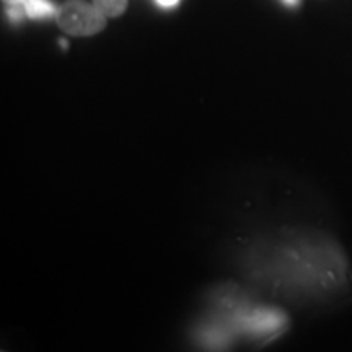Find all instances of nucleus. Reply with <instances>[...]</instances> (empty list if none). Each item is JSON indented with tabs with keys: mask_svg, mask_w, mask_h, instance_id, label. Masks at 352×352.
Returning <instances> with one entry per match:
<instances>
[{
	"mask_svg": "<svg viewBox=\"0 0 352 352\" xmlns=\"http://www.w3.org/2000/svg\"><path fill=\"white\" fill-rule=\"evenodd\" d=\"M284 2L290 7H296V6H298V3H300V0H284Z\"/></svg>",
	"mask_w": 352,
	"mask_h": 352,
	"instance_id": "obj_8",
	"label": "nucleus"
},
{
	"mask_svg": "<svg viewBox=\"0 0 352 352\" xmlns=\"http://www.w3.org/2000/svg\"><path fill=\"white\" fill-rule=\"evenodd\" d=\"M240 324L246 333H252L254 336H270L284 328L285 316L272 308H254L240 316Z\"/></svg>",
	"mask_w": 352,
	"mask_h": 352,
	"instance_id": "obj_2",
	"label": "nucleus"
},
{
	"mask_svg": "<svg viewBox=\"0 0 352 352\" xmlns=\"http://www.w3.org/2000/svg\"><path fill=\"white\" fill-rule=\"evenodd\" d=\"M57 25L72 36H91L107 26V16L95 6L69 2L57 12Z\"/></svg>",
	"mask_w": 352,
	"mask_h": 352,
	"instance_id": "obj_1",
	"label": "nucleus"
},
{
	"mask_svg": "<svg viewBox=\"0 0 352 352\" xmlns=\"http://www.w3.org/2000/svg\"><path fill=\"white\" fill-rule=\"evenodd\" d=\"M157 6L162 8H173L179 3V0H155Z\"/></svg>",
	"mask_w": 352,
	"mask_h": 352,
	"instance_id": "obj_6",
	"label": "nucleus"
},
{
	"mask_svg": "<svg viewBox=\"0 0 352 352\" xmlns=\"http://www.w3.org/2000/svg\"><path fill=\"white\" fill-rule=\"evenodd\" d=\"M26 16L32 20L50 19V16L57 15V8L51 0H28L25 3Z\"/></svg>",
	"mask_w": 352,
	"mask_h": 352,
	"instance_id": "obj_3",
	"label": "nucleus"
},
{
	"mask_svg": "<svg viewBox=\"0 0 352 352\" xmlns=\"http://www.w3.org/2000/svg\"><path fill=\"white\" fill-rule=\"evenodd\" d=\"M3 2H6L7 6H23L25 7V3L28 2V0H3Z\"/></svg>",
	"mask_w": 352,
	"mask_h": 352,
	"instance_id": "obj_7",
	"label": "nucleus"
},
{
	"mask_svg": "<svg viewBox=\"0 0 352 352\" xmlns=\"http://www.w3.org/2000/svg\"><path fill=\"white\" fill-rule=\"evenodd\" d=\"M7 15H8V20H10L12 23H20V21L23 20V16L26 15L25 7L23 6H8Z\"/></svg>",
	"mask_w": 352,
	"mask_h": 352,
	"instance_id": "obj_5",
	"label": "nucleus"
},
{
	"mask_svg": "<svg viewBox=\"0 0 352 352\" xmlns=\"http://www.w3.org/2000/svg\"><path fill=\"white\" fill-rule=\"evenodd\" d=\"M94 6L98 8L107 19L108 16L116 19V16H120L126 12L127 0H94Z\"/></svg>",
	"mask_w": 352,
	"mask_h": 352,
	"instance_id": "obj_4",
	"label": "nucleus"
}]
</instances>
